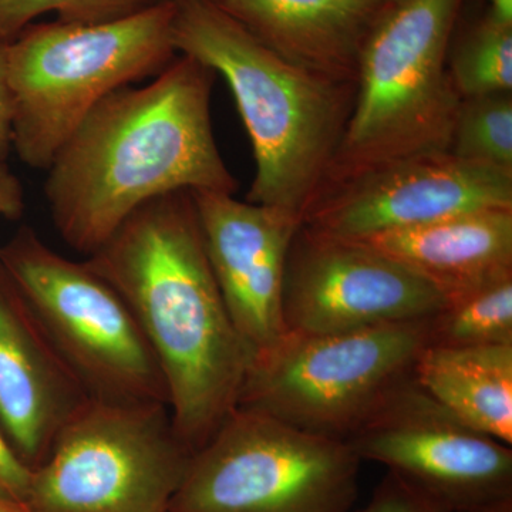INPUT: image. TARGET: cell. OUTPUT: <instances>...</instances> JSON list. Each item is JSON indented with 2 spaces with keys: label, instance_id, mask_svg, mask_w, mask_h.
Returning <instances> with one entry per match:
<instances>
[{
  "label": "cell",
  "instance_id": "6da1fadb",
  "mask_svg": "<svg viewBox=\"0 0 512 512\" xmlns=\"http://www.w3.org/2000/svg\"><path fill=\"white\" fill-rule=\"evenodd\" d=\"M217 73L178 55L141 87L111 93L46 168L45 198L57 234L93 255L148 201L178 191L235 194L211 120Z\"/></svg>",
  "mask_w": 512,
  "mask_h": 512
},
{
  "label": "cell",
  "instance_id": "7a4b0ae2",
  "mask_svg": "<svg viewBox=\"0 0 512 512\" xmlns=\"http://www.w3.org/2000/svg\"><path fill=\"white\" fill-rule=\"evenodd\" d=\"M86 262L133 312L175 429L195 453L237 409L254 353L212 274L191 192L141 205Z\"/></svg>",
  "mask_w": 512,
  "mask_h": 512
},
{
  "label": "cell",
  "instance_id": "3957f363",
  "mask_svg": "<svg viewBox=\"0 0 512 512\" xmlns=\"http://www.w3.org/2000/svg\"><path fill=\"white\" fill-rule=\"evenodd\" d=\"M174 46L221 74L254 151L252 204L303 220L325 187L345 137L357 83L286 62L249 35L214 0L175 3Z\"/></svg>",
  "mask_w": 512,
  "mask_h": 512
},
{
  "label": "cell",
  "instance_id": "277c9868",
  "mask_svg": "<svg viewBox=\"0 0 512 512\" xmlns=\"http://www.w3.org/2000/svg\"><path fill=\"white\" fill-rule=\"evenodd\" d=\"M175 3L113 22H33L8 40L12 148L46 171L90 111L111 93L156 77L178 56Z\"/></svg>",
  "mask_w": 512,
  "mask_h": 512
},
{
  "label": "cell",
  "instance_id": "5b68a950",
  "mask_svg": "<svg viewBox=\"0 0 512 512\" xmlns=\"http://www.w3.org/2000/svg\"><path fill=\"white\" fill-rule=\"evenodd\" d=\"M463 2L403 0L380 20L363 50L355 107L318 200L383 165L450 150L463 99L448 55Z\"/></svg>",
  "mask_w": 512,
  "mask_h": 512
},
{
  "label": "cell",
  "instance_id": "8992f818",
  "mask_svg": "<svg viewBox=\"0 0 512 512\" xmlns=\"http://www.w3.org/2000/svg\"><path fill=\"white\" fill-rule=\"evenodd\" d=\"M426 346V319L326 335L286 333L255 356L237 407L346 441L414 376Z\"/></svg>",
  "mask_w": 512,
  "mask_h": 512
},
{
  "label": "cell",
  "instance_id": "52a82bcc",
  "mask_svg": "<svg viewBox=\"0 0 512 512\" xmlns=\"http://www.w3.org/2000/svg\"><path fill=\"white\" fill-rule=\"evenodd\" d=\"M360 464L346 441L237 407L192 454L168 512H350Z\"/></svg>",
  "mask_w": 512,
  "mask_h": 512
},
{
  "label": "cell",
  "instance_id": "ba28073f",
  "mask_svg": "<svg viewBox=\"0 0 512 512\" xmlns=\"http://www.w3.org/2000/svg\"><path fill=\"white\" fill-rule=\"evenodd\" d=\"M192 451L170 407L89 399L32 471L33 512H168Z\"/></svg>",
  "mask_w": 512,
  "mask_h": 512
},
{
  "label": "cell",
  "instance_id": "9c48e42d",
  "mask_svg": "<svg viewBox=\"0 0 512 512\" xmlns=\"http://www.w3.org/2000/svg\"><path fill=\"white\" fill-rule=\"evenodd\" d=\"M0 262L90 399L168 404L153 350L119 292L87 264L22 227Z\"/></svg>",
  "mask_w": 512,
  "mask_h": 512
},
{
  "label": "cell",
  "instance_id": "30bf717a",
  "mask_svg": "<svg viewBox=\"0 0 512 512\" xmlns=\"http://www.w3.org/2000/svg\"><path fill=\"white\" fill-rule=\"evenodd\" d=\"M346 443L451 512L512 497V448L468 426L412 376Z\"/></svg>",
  "mask_w": 512,
  "mask_h": 512
},
{
  "label": "cell",
  "instance_id": "8fae6325",
  "mask_svg": "<svg viewBox=\"0 0 512 512\" xmlns=\"http://www.w3.org/2000/svg\"><path fill=\"white\" fill-rule=\"evenodd\" d=\"M443 295L412 269L359 239L302 224L286 256V333L326 335L429 318Z\"/></svg>",
  "mask_w": 512,
  "mask_h": 512
},
{
  "label": "cell",
  "instance_id": "7c38bea8",
  "mask_svg": "<svg viewBox=\"0 0 512 512\" xmlns=\"http://www.w3.org/2000/svg\"><path fill=\"white\" fill-rule=\"evenodd\" d=\"M497 210H512V174L436 151L394 161L332 188L302 222L336 237L362 239Z\"/></svg>",
  "mask_w": 512,
  "mask_h": 512
},
{
  "label": "cell",
  "instance_id": "4fadbf2b",
  "mask_svg": "<svg viewBox=\"0 0 512 512\" xmlns=\"http://www.w3.org/2000/svg\"><path fill=\"white\" fill-rule=\"evenodd\" d=\"M191 195L212 274L255 359L286 335V256L302 221L279 208L239 201L228 192Z\"/></svg>",
  "mask_w": 512,
  "mask_h": 512
},
{
  "label": "cell",
  "instance_id": "5bb4252c",
  "mask_svg": "<svg viewBox=\"0 0 512 512\" xmlns=\"http://www.w3.org/2000/svg\"><path fill=\"white\" fill-rule=\"evenodd\" d=\"M89 399L0 262V430L29 470Z\"/></svg>",
  "mask_w": 512,
  "mask_h": 512
},
{
  "label": "cell",
  "instance_id": "9a60e30c",
  "mask_svg": "<svg viewBox=\"0 0 512 512\" xmlns=\"http://www.w3.org/2000/svg\"><path fill=\"white\" fill-rule=\"evenodd\" d=\"M249 35L308 72L357 83L360 59L386 0H214Z\"/></svg>",
  "mask_w": 512,
  "mask_h": 512
},
{
  "label": "cell",
  "instance_id": "2e32d148",
  "mask_svg": "<svg viewBox=\"0 0 512 512\" xmlns=\"http://www.w3.org/2000/svg\"><path fill=\"white\" fill-rule=\"evenodd\" d=\"M359 241L412 269L446 302L512 278V210L471 212Z\"/></svg>",
  "mask_w": 512,
  "mask_h": 512
},
{
  "label": "cell",
  "instance_id": "e0dca14e",
  "mask_svg": "<svg viewBox=\"0 0 512 512\" xmlns=\"http://www.w3.org/2000/svg\"><path fill=\"white\" fill-rule=\"evenodd\" d=\"M414 377L458 419L512 446V345L426 346Z\"/></svg>",
  "mask_w": 512,
  "mask_h": 512
},
{
  "label": "cell",
  "instance_id": "ac0fdd59",
  "mask_svg": "<svg viewBox=\"0 0 512 512\" xmlns=\"http://www.w3.org/2000/svg\"><path fill=\"white\" fill-rule=\"evenodd\" d=\"M426 335L436 348L512 345V278L444 303L426 318Z\"/></svg>",
  "mask_w": 512,
  "mask_h": 512
},
{
  "label": "cell",
  "instance_id": "d6986e66",
  "mask_svg": "<svg viewBox=\"0 0 512 512\" xmlns=\"http://www.w3.org/2000/svg\"><path fill=\"white\" fill-rule=\"evenodd\" d=\"M461 99L512 93V25L484 13L448 55Z\"/></svg>",
  "mask_w": 512,
  "mask_h": 512
},
{
  "label": "cell",
  "instance_id": "ffe728a7",
  "mask_svg": "<svg viewBox=\"0 0 512 512\" xmlns=\"http://www.w3.org/2000/svg\"><path fill=\"white\" fill-rule=\"evenodd\" d=\"M448 151L468 163L512 174V94L463 99Z\"/></svg>",
  "mask_w": 512,
  "mask_h": 512
},
{
  "label": "cell",
  "instance_id": "44dd1931",
  "mask_svg": "<svg viewBox=\"0 0 512 512\" xmlns=\"http://www.w3.org/2000/svg\"><path fill=\"white\" fill-rule=\"evenodd\" d=\"M158 0H0V37L13 39L47 13L67 23L113 22L156 5Z\"/></svg>",
  "mask_w": 512,
  "mask_h": 512
},
{
  "label": "cell",
  "instance_id": "7402d4cb",
  "mask_svg": "<svg viewBox=\"0 0 512 512\" xmlns=\"http://www.w3.org/2000/svg\"><path fill=\"white\" fill-rule=\"evenodd\" d=\"M350 512H451L421 494L412 485L387 471L372 497L362 508Z\"/></svg>",
  "mask_w": 512,
  "mask_h": 512
},
{
  "label": "cell",
  "instance_id": "603a6c76",
  "mask_svg": "<svg viewBox=\"0 0 512 512\" xmlns=\"http://www.w3.org/2000/svg\"><path fill=\"white\" fill-rule=\"evenodd\" d=\"M32 470H29L9 446L0 430V497L26 503Z\"/></svg>",
  "mask_w": 512,
  "mask_h": 512
},
{
  "label": "cell",
  "instance_id": "cb8c5ba5",
  "mask_svg": "<svg viewBox=\"0 0 512 512\" xmlns=\"http://www.w3.org/2000/svg\"><path fill=\"white\" fill-rule=\"evenodd\" d=\"M6 46L8 40L0 37V165L6 164V158L12 150L13 111L6 72Z\"/></svg>",
  "mask_w": 512,
  "mask_h": 512
},
{
  "label": "cell",
  "instance_id": "d4e9b609",
  "mask_svg": "<svg viewBox=\"0 0 512 512\" xmlns=\"http://www.w3.org/2000/svg\"><path fill=\"white\" fill-rule=\"evenodd\" d=\"M25 210V192L8 164L0 165V218L18 220Z\"/></svg>",
  "mask_w": 512,
  "mask_h": 512
},
{
  "label": "cell",
  "instance_id": "484cf974",
  "mask_svg": "<svg viewBox=\"0 0 512 512\" xmlns=\"http://www.w3.org/2000/svg\"><path fill=\"white\" fill-rule=\"evenodd\" d=\"M485 3L487 15L505 25H512V0H485Z\"/></svg>",
  "mask_w": 512,
  "mask_h": 512
},
{
  "label": "cell",
  "instance_id": "4316f807",
  "mask_svg": "<svg viewBox=\"0 0 512 512\" xmlns=\"http://www.w3.org/2000/svg\"><path fill=\"white\" fill-rule=\"evenodd\" d=\"M461 512H512V497L500 498L490 503L476 505Z\"/></svg>",
  "mask_w": 512,
  "mask_h": 512
},
{
  "label": "cell",
  "instance_id": "83f0119b",
  "mask_svg": "<svg viewBox=\"0 0 512 512\" xmlns=\"http://www.w3.org/2000/svg\"><path fill=\"white\" fill-rule=\"evenodd\" d=\"M0 512H33L26 503L0 497Z\"/></svg>",
  "mask_w": 512,
  "mask_h": 512
},
{
  "label": "cell",
  "instance_id": "f1b7e54d",
  "mask_svg": "<svg viewBox=\"0 0 512 512\" xmlns=\"http://www.w3.org/2000/svg\"><path fill=\"white\" fill-rule=\"evenodd\" d=\"M158 2L180 3L184 2V0H158Z\"/></svg>",
  "mask_w": 512,
  "mask_h": 512
},
{
  "label": "cell",
  "instance_id": "f546056e",
  "mask_svg": "<svg viewBox=\"0 0 512 512\" xmlns=\"http://www.w3.org/2000/svg\"><path fill=\"white\" fill-rule=\"evenodd\" d=\"M386 2L392 3V5H397V3L403 2V0H386Z\"/></svg>",
  "mask_w": 512,
  "mask_h": 512
}]
</instances>
